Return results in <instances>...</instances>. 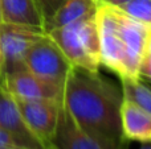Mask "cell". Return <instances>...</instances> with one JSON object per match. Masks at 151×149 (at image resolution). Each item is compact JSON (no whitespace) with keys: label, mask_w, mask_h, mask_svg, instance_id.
<instances>
[{"label":"cell","mask_w":151,"mask_h":149,"mask_svg":"<svg viewBox=\"0 0 151 149\" xmlns=\"http://www.w3.org/2000/svg\"><path fill=\"white\" fill-rule=\"evenodd\" d=\"M0 23H1V18H0Z\"/></svg>","instance_id":"obj_22"},{"label":"cell","mask_w":151,"mask_h":149,"mask_svg":"<svg viewBox=\"0 0 151 149\" xmlns=\"http://www.w3.org/2000/svg\"><path fill=\"white\" fill-rule=\"evenodd\" d=\"M122 90L99 71L73 67L63 89L61 103L76 123L104 149H122Z\"/></svg>","instance_id":"obj_1"},{"label":"cell","mask_w":151,"mask_h":149,"mask_svg":"<svg viewBox=\"0 0 151 149\" xmlns=\"http://www.w3.org/2000/svg\"><path fill=\"white\" fill-rule=\"evenodd\" d=\"M3 87L15 99L36 100V99H56L61 100L63 91L41 81L31 73L27 67L16 70L3 77L0 82Z\"/></svg>","instance_id":"obj_7"},{"label":"cell","mask_w":151,"mask_h":149,"mask_svg":"<svg viewBox=\"0 0 151 149\" xmlns=\"http://www.w3.org/2000/svg\"><path fill=\"white\" fill-rule=\"evenodd\" d=\"M9 147H23L27 148L17 137H15L12 133L7 132L5 129L0 128V148H9Z\"/></svg>","instance_id":"obj_16"},{"label":"cell","mask_w":151,"mask_h":149,"mask_svg":"<svg viewBox=\"0 0 151 149\" xmlns=\"http://www.w3.org/2000/svg\"><path fill=\"white\" fill-rule=\"evenodd\" d=\"M121 126L125 140L151 143V114L127 99L121 106Z\"/></svg>","instance_id":"obj_10"},{"label":"cell","mask_w":151,"mask_h":149,"mask_svg":"<svg viewBox=\"0 0 151 149\" xmlns=\"http://www.w3.org/2000/svg\"><path fill=\"white\" fill-rule=\"evenodd\" d=\"M117 8L130 17L151 26V0H127Z\"/></svg>","instance_id":"obj_14"},{"label":"cell","mask_w":151,"mask_h":149,"mask_svg":"<svg viewBox=\"0 0 151 149\" xmlns=\"http://www.w3.org/2000/svg\"><path fill=\"white\" fill-rule=\"evenodd\" d=\"M40 8L42 17H44V23L66 1V0H35Z\"/></svg>","instance_id":"obj_15"},{"label":"cell","mask_w":151,"mask_h":149,"mask_svg":"<svg viewBox=\"0 0 151 149\" xmlns=\"http://www.w3.org/2000/svg\"><path fill=\"white\" fill-rule=\"evenodd\" d=\"M0 149H29V148H23V147H9V148H0Z\"/></svg>","instance_id":"obj_20"},{"label":"cell","mask_w":151,"mask_h":149,"mask_svg":"<svg viewBox=\"0 0 151 149\" xmlns=\"http://www.w3.org/2000/svg\"><path fill=\"white\" fill-rule=\"evenodd\" d=\"M96 12L47 33L73 67L99 71L101 52Z\"/></svg>","instance_id":"obj_2"},{"label":"cell","mask_w":151,"mask_h":149,"mask_svg":"<svg viewBox=\"0 0 151 149\" xmlns=\"http://www.w3.org/2000/svg\"><path fill=\"white\" fill-rule=\"evenodd\" d=\"M141 149H151V143H146V145H143Z\"/></svg>","instance_id":"obj_21"},{"label":"cell","mask_w":151,"mask_h":149,"mask_svg":"<svg viewBox=\"0 0 151 149\" xmlns=\"http://www.w3.org/2000/svg\"><path fill=\"white\" fill-rule=\"evenodd\" d=\"M50 149H104L98 141L86 133L61 103L56 132Z\"/></svg>","instance_id":"obj_8"},{"label":"cell","mask_w":151,"mask_h":149,"mask_svg":"<svg viewBox=\"0 0 151 149\" xmlns=\"http://www.w3.org/2000/svg\"><path fill=\"white\" fill-rule=\"evenodd\" d=\"M24 63L33 75L61 91L73 69L72 63L48 34H44L32 45Z\"/></svg>","instance_id":"obj_3"},{"label":"cell","mask_w":151,"mask_h":149,"mask_svg":"<svg viewBox=\"0 0 151 149\" xmlns=\"http://www.w3.org/2000/svg\"><path fill=\"white\" fill-rule=\"evenodd\" d=\"M0 128L17 137L29 149H44L24 121L15 98L0 84Z\"/></svg>","instance_id":"obj_9"},{"label":"cell","mask_w":151,"mask_h":149,"mask_svg":"<svg viewBox=\"0 0 151 149\" xmlns=\"http://www.w3.org/2000/svg\"><path fill=\"white\" fill-rule=\"evenodd\" d=\"M44 34L39 26L0 23V82L3 77L25 67V55Z\"/></svg>","instance_id":"obj_5"},{"label":"cell","mask_w":151,"mask_h":149,"mask_svg":"<svg viewBox=\"0 0 151 149\" xmlns=\"http://www.w3.org/2000/svg\"><path fill=\"white\" fill-rule=\"evenodd\" d=\"M97 29L99 38L101 65L114 71L119 78H129L127 52L123 42L114 7H97Z\"/></svg>","instance_id":"obj_4"},{"label":"cell","mask_w":151,"mask_h":149,"mask_svg":"<svg viewBox=\"0 0 151 149\" xmlns=\"http://www.w3.org/2000/svg\"><path fill=\"white\" fill-rule=\"evenodd\" d=\"M139 77H146L151 81V53H145L139 65Z\"/></svg>","instance_id":"obj_17"},{"label":"cell","mask_w":151,"mask_h":149,"mask_svg":"<svg viewBox=\"0 0 151 149\" xmlns=\"http://www.w3.org/2000/svg\"><path fill=\"white\" fill-rule=\"evenodd\" d=\"M0 18L1 23L44 29V17L35 0H0Z\"/></svg>","instance_id":"obj_11"},{"label":"cell","mask_w":151,"mask_h":149,"mask_svg":"<svg viewBox=\"0 0 151 149\" xmlns=\"http://www.w3.org/2000/svg\"><path fill=\"white\" fill-rule=\"evenodd\" d=\"M123 99L135 103L138 107L151 114V89L145 86L141 79L121 78Z\"/></svg>","instance_id":"obj_13"},{"label":"cell","mask_w":151,"mask_h":149,"mask_svg":"<svg viewBox=\"0 0 151 149\" xmlns=\"http://www.w3.org/2000/svg\"><path fill=\"white\" fill-rule=\"evenodd\" d=\"M127 0H96L97 7H119L123 3H126Z\"/></svg>","instance_id":"obj_18"},{"label":"cell","mask_w":151,"mask_h":149,"mask_svg":"<svg viewBox=\"0 0 151 149\" xmlns=\"http://www.w3.org/2000/svg\"><path fill=\"white\" fill-rule=\"evenodd\" d=\"M19 106L24 121L28 128L41 143L44 149H50V141L56 132L58 121L61 100L56 99H36L21 100L15 99Z\"/></svg>","instance_id":"obj_6"},{"label":"cell","mask_w":151,"mask_h":149,"mask_svg":"<svg viewBox=\"0 0 151 149\" xmlns=\"http://www.w3.org/2000/svg\"><path fill=\"white\" fill-rule=\"evenodd\" d=\"M96 11V0H66L44 23V32L49 33L57 28L74 23Z\"/></svg>","instance_id":"obj_12"},{"label":"cell","mask_w":151,"mask_h":149,"mask_svg":"<svg viewBox=\"0 0 151 149\" xmlns=\"http://www.w3.org/2000/svg\"><path fill=\"white\" fill-rule=\"evenodd\" d=\"M145 53H151V31L147 36V41H146V52Z\"/></svg>","instance_id":"obj_19"}]
</instances>
